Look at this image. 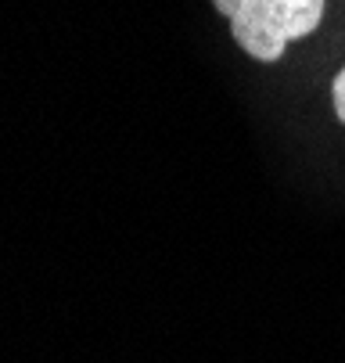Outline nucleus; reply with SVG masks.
Returning <instances> with one entry per match:
<instances>
[{
	"label": "nucleus",
	"mask_w": 345,
	"mask_h": 363,
	"mask_svg": "<svg viewBox=\"0 0 345 363\" xmlns=\"http://www.w3.org/2000/svg\"><path fill=\"white\" fill-rule=\"evenodd\" d=\"M331 94H334V112H338V119L345 126V69H338V76L331 83Z\"/></svg>",
	"instance_id": "obj_2"
},
{
	"label": "nucleus",
	"mask_w": 345,
	"mask_h": 363,
	"mask_svg": "<svg viewBox=\"0 0 345 363\" xmlns=\"http://www.w3.org/2000/svg\"><path fill=\"white\" fill-rule=\"evenodd\" d=\"M213 8L256 62H277L291 40L310 36L324 18V0H213Z\"/></svg>",
	"instance_id": "obj_1"
}]
</instances>
